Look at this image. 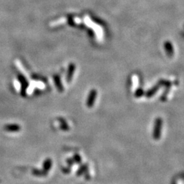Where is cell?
<instances>
[{
	"instance_id": "2",
	"label": "cell",
	"mask_w": 184,
	"mask_h": 184,
	"mask_svg": "<svg viewBox=\"0 0 184 184\" xmlns=\"http://www.w3.org/2000/svg\"><path fill=\"white\" fill-rule=\"evenodd\" d=\"M96 96H97V91L96 89H92L89 92L88 98H87V105L89 108L93 106L94 102H95Z\"/></svg>"
},
{
	"instance_id": "5",
	"label": "cell",
	"mask_w": 184,
	"mask_h": 184,
	"mask_svg": "<svg viewBox=\"0 0 184 184\" xmlns=\"http://www.w3.org/2000/svg\"><path fill=\"white\" fill-rule=\"evenodd\" d=\"M75 66L73 64H71L70 65H69V68L68 71V75H67V81L68 83L71 81L73 75H74V72H75Z\"/></svg>"
},
{
	"instance_id": "1",
	"label": "cell",
	"mask_w": 184,
	"mask_h": 184,
	"mask_svg": "<svg viewBox=\"0 0 184 184\" xmlns=\"http://www.w3.org/2000/svg\"><path fill=\"white\" fill-rule=\"evenodd\" d=\"M18 80H19V81L20 83V85H21V91H20V93H21V96L25 97V96H26L27 89H28V87L29 86L28 81L23 75H18Z\"/></svg>"
},
{
	"instance_id": "7",
	"label": "cell",
	"mask_w": 184,
	"mask_h": 184,
	"mask_svg": "<svg viewBox=\"0 0 184 184\" xmlns=\"http://www.w3.org/2000/svg\"><path fill=\"white\" fill-rule=\"evenodd\" d=\"M55 85L57 86L58 90L59 91H63V86L61 83V81H60V78L59 77L56 76L55 77Z\"/></svg>"
},
{
	"instance_id": "6",
	"label": "cell",
	"mask_w": 184,
	"mask_h": 184,
	"mask_svg": "<svg viewBox=\"0 0 184 184\" xmlns=\"http://www.w3.org/2000/svg\"><path fill=\"white\" fill-rule=\"evenodd\" d=\"M164 48L166 52L169 56H172L173 54V48H172V44L170 42H167L164 44Z\"/></svg>"
},
{
	"instance_id": "3",
	"label": "cell",
	"mask_w": 184,
	"mask_h": 184,
	"mask_svg": "<svg viewBox=\"0 0 184 184\" xmlns=\"http://www.w3.org/2000/svg\"><path fill=\"white\" fill-rule=\"evenodd\" d=\"M4 128L7 132H17L21 130V126L17 123H9V124H6Z\"/></svg>"
},
{
	"instance_id": "4",
	"label": "cell",
	"mask_w": 184,
	"mask_h": 184,
	"mask_svg": "<svg viewBox=\"0 0 184 184\" xmlns=\"http://www.w3.org/2000/svg\"><path fill=\"white\" fill-rule=\"evenodd\" d=\"M162 123V120H161V118H157L156 121H155V127H154L155 137H159V136H160Z\"/></svg>"
}]
</instances>
